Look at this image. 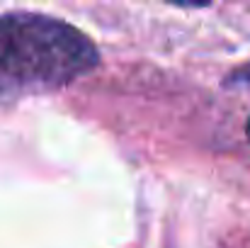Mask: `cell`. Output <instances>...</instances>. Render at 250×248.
<instances>
[{"mask_svg":"<svg viewBox=\"0 0 250 248\" xmlns=\"http://www.w3.org/2000/svg\"><path fill=\"white\" fill-rule=\"evenodd\" d=\"M100 66L95 42L42 12L0 15V105L61 90Z\"/></svg>","mask_w":250,"mask_h":248,"instance_id":"1","label":"cell"},{"mask_svg":"<svg viewBox=\"0 0 250 248\" xmlns=\"http://www.w3.org/2000/svg\"><path fill=\"white\" fill-rule=\"evenodd\" d=\"M224 88L229 90H243V92H250V61L233 68L226 78H224Z\"/></svg>","mask_w":250,"mask_h":248,"instance_id":"2","label":"cell"},{"mask_svg":"<svg viewBox=\"0 0 250 248\" xmlns=\"http://www.w3.org/2000/svg\"><path fill=\"white\" fill-rule=\"evenodd\" d=\"M170 5H177V7H207L211 5V0H166Z\"/></svg>","mask_w":250,"mask_h":248,"instance_id":"3","label":"cell"},{"mask_svg":"<svg viewBox=\"0 0 250 248\" xmlns=\"http://www.w3.org/2000/svg\"><path fill=\"white\" fill-rule=\"evenodd\" d=\"M246 134H248V139H250V117H248V122H246Z\"/></svg>","mask_w":250,"mask_h":248,"instance_id":"4","label":"cell"}]
</instances>
